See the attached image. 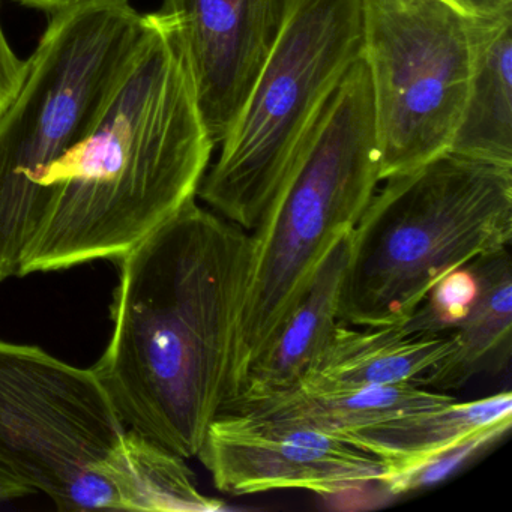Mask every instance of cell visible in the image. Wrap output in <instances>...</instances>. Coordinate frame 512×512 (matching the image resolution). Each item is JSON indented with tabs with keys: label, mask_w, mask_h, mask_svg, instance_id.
Wrapping results in <instances>:
<instances>
[{
	"label": "cell",
	"mask_w": 512,
	"mask_h": 512,
	"mask_svg": "<svg viewBox=\"0 0 512 512\" xmlns=\"http://www.w3.org/2000/svg\"><path fill=\"white\" fill-rule=\"evenodd\" d=\"M350 242L352 232L341 236L325 254L307 289L265 352L248 368L235 397L265 394L295 385L322 352L340 323Z\"/></svg>",
	"instance_id": "13"
},
{
	"label": "cell",
	"mask_w": 512,
	"mask_h": 512,
	"mask_svg": "<svg viewBox=\"0 0 512 512\" xmlns=\"http://www.w3.org/2000/svg\"><path fill=\"white\" fill-rule=\"evenodd\" d=\"M511 424L512 394L505 391L466 403L454 400L416 410L341 436L382 457L388 463V473H394L478 434L509 430Z\"/></svg>",
	"instance_id": "14"
},
{
	"label": "cell",
	"mask_w": 512,
	"mask_h": 512,
	"mask_svg": "<svg viewBox=\"0 0 512 512\" xmlns=\"http://www.w3.org/2000/svg\"><path fill=\"white\" fill-rule=\"evenodd\" d=\"M362 0H286L256 83L197 197L251 232L361 56Z\"/></svg>",
	"instance_id": "6"
},
{
	"label": "cell",
	"mask_w": 512,
	"mask_h": 512,
	"mask_svg": "<svg viewBox=\"0 0 512 512\" xmlns=\"http://www.w3.org/2000/svg\"><path fill=\"white\" fill-rule=\"evenodd\" d=\"M127 427L92 368L0 340V466L61 505Z\"/></svg>",
	"instance_id": "8"
},
{
	"label": "cell",
	"mask_w": 512,
	"mask_h": 512,
	"mask_svg": "<svg viewBox=\"0 0 512 512\" xmlns=\"http://www.w3.org/2000/svg\"><path fill=\"white\" fill-rule=\"evenodd\" d=\"M454 400L446 392L431 391L415 383L389 386H311L295 383L278 391L230 398L221 412L266 416L341 436Z\"/></svg>",
	"instance_id": "11"
},
{
	"label": "cell",
	"mask_w": 512,
	"mask_h": 512,
	"mask_svg": "<svg viewBox=\"0 0 512 512\" xmlns=\"http://www.w3.org/2000/svg\"><path fill=\"white\" fill-rule=\"evenodd\" d=\"M506 431L508 430H491L470 437L466 442L445 449L416 466L400 472L388 473L380 479L379 485H382L392 496H401V494L413 493V491L439 484L452 473L457 472L467 461L476 457L479 452L484 451L488 445L499 440Z\"/></svg>",
	"instance_id": "19"
},
{
	"label": "cell",
	"mask_w": 512,
	"mask_h": 512,
	"mask_svg": "<svg viewBox=\"0 0 512 512\" xmlns=\"http://www.w3.org/2000/svg\"><path fill=\"white\" fill-rule=\"evenodd\" d=\"M214 149L175 19L146 14L97 124L41 176L20 277L121 259L197 199Z\"/></svg>",
	"instance_id": "2"
},
{
	"label": "cell",
	"mask_w": 512,
	"mask_h": 512,
	"mask_svg": "<svg viewBox=\"0 0 512 512\" xmlns=\"http://www.w3.org/2000/svg\"><path fill=\"white\" fill-rule=\"evenodd\" d=\"M286 0H163L190 65L215 146L238 119L280 29Z\"/></svg>",
	"instance_id": "10"
},
{
	"label": "cell",
	"mask_w": 512,
	"mask_h": 512,
	"mask_svg": "<svg viewBox=\"0 0 512 512\" xmlns=\"http://www.w3.org/2000/svg\"><path fill=\"white\" fill-rule=\"evenodd\" d=\"M250 232L196 200L119 262L113 334L92 367L125 427L184 458L233 394Z\"/></svg>",
	"instance_id": "1"
},
{
	"label": "cell",
	"mask_w": 512,
	"mask_h": 512,
	"mask_svg": "<svg viewBox=\"0 0 512 512\" xmlns=\"http://www.w3.org/2000/svg\"><path fill=\"white\" fill-rule=\"evenodd\" d=\"M14 2L28 8H34V10L44 11V13L56 14L70 10V8L77 7V5L85 4L89 0H14Z\"/></svg>",
	"instance_id": "23"
},
{
	"label": "cell",
	"mask_w": 512,
	"mask_h": 512,
	"mask_svg": "<svg viewBox=\"0 0 512 512\" xmlns=\"http://www.w3.org/2000/svg\"><path fill=\"white\" fill-rule=\"evenodd\" d=\"M31 493V488L26 487L10 470L0 466V503L19 499V497L28 496Z\"/></svg>",
	"instance_id": "22"
},
{
	"label": "cell",
	"mask_w": 512,
	"mask_h": 512,
	"mask_svg": "<svg viewBox=\"0 0 512 512\" xmlns=\"http://www.w3.org/2000/svg\"><path fill=\"white\" fill-rule=\"evenodd\" d=\"M187 458L127 428L92 469L103 478L112 511L211 512L223 502L200 491Z\"/></svg>",
	"instance_id": "15"
},
{
	"label": "cell",
	"mask_w": 512,
	"mask_h": 512,
	"mask_svg": "<svg viewBox=\"0 0 512 512\" xmlns=\"http://www.w3.org/2000/svg\"><path fill=\"white\" fill-rule=\"evenodd\" d=\"M382 182L352 230L347 325H403L443 275L512 238V167L445 152Z\"/></svg>",
	"instance_id": "4"
},
{
	"label": "cell",
	"mask_w": 512,
	"mask_h": 512,
	"mask_svg": "<svg viewBox=\"0 0 512 512\" xmlns=\"http://www.w3.org/2000/svg\"><path fill=\"white\" fill-rule=\"evenodd\" d=\"M143 32L128 0L52 14L0 109V283L20 277L44 211L43 173L97 124Z\"/></svg>",
	"instance_id": "5"
},
{
	"label": "cell",
	"mask_w": 512,
	"mask_h": 512,
	"mask_svg": "<svg viewBox=\"0 0 512 512\" xmlns=\"http://www.w3.org/2000/svg\"><path fill=\"white\" fill-rule=\"evenodd\" d=\"M469 17H494L512 13V0H442Z\"/></svg>",
	"instance_id": "21"
},
{
	"label": "cell",
	"mask_w": 512,
	"mask_h": 512,
	"mask_svg": "<svg viewBox=\"0 0 512 512\" xmlns=\"http://www.w3.org/2000/svg\"><path fill=\"white\" fill-rule=\"evenodd\" d=\"M197 457L232 496L305 490L331 496L379 484L388 463L337 434L250 413L221 412Z\"/></svg>",
	"instance_id": "9"
},
{
	"label": "cell",
	"mask_w": 512,
	"mask_h": 512,
	"mask_svg": "<svg viewBox=\"0 0 512 512\" xmlns=\"http://www.w3.org/2000/svg\"><path fill=\"white\" fill-rule=\"evenodd\" d=\"M25 61L14 53L0 22V109L7 104L22 79Z\"/></svg>",
	"instance_id": "20"
},
{
	"label": "cell",
	"mask_w": 512,
	"mask_h": 512,
	"mask_svg": "<svg viewBox=\"0 0 512 512\" xmlns=\"http://www.w3.org/2000/svg\"><path fill=\"white\" fill-rule=\"evenodd\" d=\"M454 349L452 332H407L401 326H335L298 383L311 386L415 383Z\"/></svg>",
	"instance_id": "12"
},
{
	"label": "cell",
	"mask_w": 512,
	"mask_h": 512,
	"mask_svg": "<svg viewBox=\"0 0 512 512\" xmlns=\"http://www.w3.org/2000/svg\"><path fill=\"white\" fill-rule=\"evenodd\" d=\"M449 152L512 167V13L478 17L472 82Z\"/></svg>",
	"instance_id": "16"
},
{
	"label": "cell",
	"mask_w": 512,
	"mask_h": 512,
	"mask_svg": "<svg viewBox=\"0 0 512 512\" xmlns=\"http://www.w3.org/2000/svg\"><path fill=\"white\" fill-rule=\"evenodd\" d=\"M379 182L370 77L359 56L250 232V271L236 332L232 397L325 254L352 232Z\"/></svg>",
	"instance_id": "3"
},
{
	"label": "cell",
	"mask_w": 512,
	"mask_h": 512,
	"mask_svg": "<svg viewBox=\"0 0 512 512\" xmlns=\"http://www.w3.org/2000/svg\"><path fill=\"white\" fill-rule=\"evenodd\" d=\"M479 293L469 316L452 332L454 349L415 385L446 392L460 388L491 365L511 356L512 265L508 248L473 260Z\"/></svg>",
	"instance_id": "17"
},
{
	"label": "cell",
	"mask_w": 512,
	"mask_h": 512,
	"mask_svg": "<svg viewBox=\"0 0 512 512\" xmlns=\"http://www.w3.org/2000/svg\"><path fill=\"white\" fill-rule=\"evenodd\" d=\"M478 50V17L442 0H362L382 181L449 152Z\"/></svg>",
	"instance_id": "7"
},
{
	"label": "cell",
	"mask_w": 512,
	"mask_h": 512,
	"mask_svg": "<svg viewBox=\"0 0 512 512\" xmlns=\"http://www.w3.org/2000/svg\"><path fill=\"white\" fill-rule=\"evenodd\" d=\"M479 293V280L472 263L443 275L422 304L401 328L407 332H451L469 316Z\"/></svg>",
	"instance_id": "18"
}]
</instances>
